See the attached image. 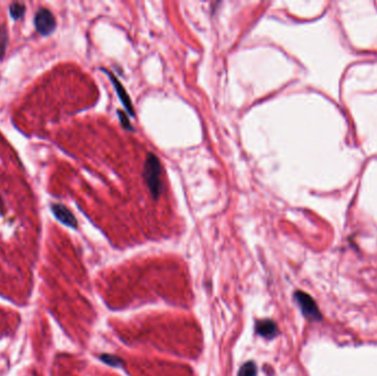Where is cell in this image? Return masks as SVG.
<instances>
[{"mask_svg":"<svg viewBox=\"0 0 377 376\" xmlns=\"http://www.w3.org/2000/svg\"><path fill=\"white\" fill-rule=\"evenodd\" d=\"M144 177L146 184L155 199H159L162 195V166L160 160L154 154H148L145 161Z\"/></svg>","mask_w":377,"mask_h":376,"instance_id":"1","label":"cell"},{"mask_svg":"<svg viewBox=\"0 0 377 376\" xmlns=\"http://www.w3.org/2000/svg\"><path fill=\"white\" fill-rule=\"evenodd\" d=\"M34 26L37 31L42 36H49L54 31L56 27V20L50 10L40 8L34 17Z\"/></svg>","mask_w":377,"mask_h":376,"instance_id":"2","label":"cell"},{"mask_svg":"<svg viewBox=\"0 0 377 376\" xmlns=\"http://www.w3.org/2000/svg\"><path fill=\"white\" fill-rule=\"evenodd\" d=\"M296 299L304 316H307L310 319H320V311L318 309L313 299L309 295L302 291H297Z\"/></svg>","mask_w":377,"mask_h":376,"instance_id":"3","label":"cell"},{"mask_svg":"<svg viewBox=\"0 0 377 376\" xmlns=\"http://www.w3.org/2000/svg\"><path fill=\"white\" fill-rule=\"evenodd\" d=\"M52 212L55 215L58 221H61L63 224H66L70 227L76 228L78 226V221H76L75 216L72 214V212L62 204H53L52 205Z\"/></svg>","mask_w":377,"mask_h":376,"instance_id":"4","label":"cell"},{"mask_svg":"<svg viewBox=\"0 0 377 376\" xmlns=\"http://www.w3.org/2000/svg\"><path fill=\"white\" fill-rule=\"evenodd\" d=\"M255 330L263 338L273 339L277 334V326L272 320H259L256 322Z\"/></svg>","mask_w":377,"mask_h":376,"instance_id":"5","label":"cell"},{"mask_svg":"<svg viewBox=\"0 0 377 376\" xmlns=\"http://www.w3.org/2000/svg\"><path fill=\"white\" fill-rule=\"evenodd\" d=\"M108 75H109V78L111 79V82H113V84L115 86L117 94H118V97L120 98V101L123 104V106H125L126 109H127V113L129 115H131V116H134L135 115V111H134L133 104H132L131 98H129L128 93L125 91V89H123V86L120 84V82L118 80H117L115 78V76H113L111 74H108Z\"/></svg>","mask_w":377,"mask_h":376,"instance_id":"6","label":"cell"},{"mask_svg":"<svg viewBox=\"0 0 377 376\" xmlns=\"http://www.w3.org/2000/svg\"><path fill=\"white\" fill-rule=\"evenodd\" d=\"M238 376H257L256 364L253 361L245 363L244 365L239 368Z\"/></svg>","mask_w":377,"mask_h":376,"instance_id":"7","label":"cell"},{"mask_svg":"<svg viewBox=\"0 0 377 376\" xmlns=\"http://www.w3.org/2000/svg\"><path fill=\"white\" fill-rule=\"evenodd\" d=\"M26 11V7L23 4L15 3L10 6V15L14 17V19H19L23 16Z\"/></svg>","mask_w":377,"mask_h":376,"instance_id":"8","label":"cell"},{"mask_svg":"<svg viewBox=\"0 0 377 376\" xmlns=\"http://www.w3.org/2000/svg\"><path fill=\"white\" fill-rule=\"evenodd\" d=\"M101 360L105 362L106 364H108L110 366H119L122 363L119 357H117L115 355H109V354H103L101 356Z\"/></svg>","mask_w":377,"mask_h":376,"instance_id":"9","label":"cell"},{"mask_svg":"<svg viewBox=\"0 0 377 376\" xmlns=\"http://www.w3.org/2000/svg\"><path fill=\"white\" fill-rule=\"evenodd\" d=\"M118 114H119V118H120V121H121L122 126L125 127V128L131 129V131H133V127L131 126V122H129V119H128L127 115L125 113H122V111H120V110L118 111Z\"/></svg>","mask_w":377,"mask_h":376,"instance_id":"10","label":"cell"},{"mask_svg":"<svg viewBox=\"0 0 377 376\" xmlns=\"http://www.w3.org/2000/svg\"><path fill=\"white\" fill-rule=\"evenodd\" d=\"M6 42H7V40H6V34L4 36L3 40L0 41V58L3 57L4 53H5V50H6Z\"/></svg>","mask_w":377,"mask_h":376,"instance_id":"11","label":"cell"}]
</instances>
